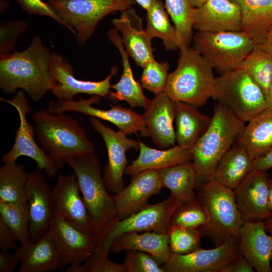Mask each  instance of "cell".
<instances>
[{"label":"cell","mask_w":272,"mask_h":272,"mask_svg":"<svg viewBox=\"0 0 272 272\" xmlns=\"http://www.w3.org/2000/svg\"><path fill=\"white\" fill-rule=\"evenodd\" d=\"M49 49L36 36L29 47L22 51L0 55V88L5 94L25 91L38 101L54 87L49 66Z\"/></svg>","instance_id":"6da1fadb"},{"label":"cell","mask_w":272,"mask_h":272,"mask_svg":"<svg viewBox=\"0 0 272 272\" xmlns=\"http://www.w3.org/2000/svg\"><path fill=\"white\" fill-rule=\"evenodd\" d=\"M32 119L39 146L59 168L71 157L95 152L84 127L65 112L41 109L33 114Z\"/></svg>","instance_id":"7a4b0ae2"},{"label":"cell","mask_w":272,"mask_h":272,"mask_svg":"<svg viewBox=\"0 0 272 272\" xmlns=\"http://www.w3.org/2000/svg\"><path fill=\"white\" fill-rule=\"evenodd\" d=\"M244 122L217 103L211 123L190 149L196 175V187L208 181L223 156L243 129Z\"/></svg>","instance_id":"3957f363"},{"label":"cell","mask_w":272,"mask_h":272,"mask_svg":"<svg viewBox=\"0 0 272 272\" xmlns=\"http://www.w3.org/2000/svg\"><path fill=\"white\" fill-rule=\"evenodd\" d=\"M76 175L98 240L118 220L113 195L105 184L100 161L94 153L74 156L66 162ZM98 241V243H99Z\"/></svg>","instance_id":"277c9868"},{"label":"cell","mask_w":272,"mask_h":272,"mask_svg":"<svg viewBox=\"0 0 272 272\" xmlns=\"http://www.w3.org/2000/svg\"><path fill=\"white\" fill-rule=\"evenodd\" d=\"M179 50L177 66L168 75L165 92L174 101L201 107L214 93L213 68L193 47Z\"/></svg>","instance_id":"5b68a950"},{"label":"cell","mask_w":272,"mask_h":272,"mask_svg":"<svg viewBox=\"0 0 272 272\" xmlns=\"http://www.w3.org/2000/svg\"><path fill=\"white\" fill-rule=\"evenodd\" d=\"M197 198L207 212V223L199 229L218 246L226 241L238 238L243 221L238 209L233 190L215 180L197 188Z\"/></svg>","instance_id":"8992f818"},{"label":"cell","mask_w":272,"mask_h":272,"mask_svg":"<svg viewBox=\"0 0 272 272\" xmlns=\"http://www.w3.org/2000/svg\"><path fill=\"white\" fill-rule=\"evenodd\" d=\"M65 27L76 36L84 46L100 21L108 15L122 12L134 4L133 0H49Z\"/></svg>","instance_id":"52a82bcc"},{"label":"cell","mask_w":272,"mask_h":272,"mask_svg":"<svg viewBox=\"0 0 272 272\" xmlns=\"http://www.w3.org/2000/svg\"><path fill=\"white\" fill-rule=\"evenodd\" d=\"M212 97L244 122L267 107L262 90L240 67L216 78Z\"/></svg>","instance_id":"ba28073f"},{"label":"cell","mask_w":272,"mask_h":272,"mask_svg":"<svg viewBox=\"0 0 272 272\" xmlns=\"http://www.w3.org/2000/svg\"><path fill=\"white\" fill-rule=\"evenodd\" d=\"M193 48L221 75L239 68L256 46L241 31H198L193 37Z\"/></svg>","instance_id":"9c48e42d"},{"label":"cell","mask_w":272,"mask_h":272,"mask_svg":"<svg viewBox=\"0 0 272 272\" xmlns=\"http://www.w3.org/2000/svg\"><path fill=\"white\" fill-rule=\"evenodd\" d=\"M183 203L172 195L161 202L148 203L138 212L115 222L99 241L97 250L108 253L118 237L129 232L154 231L167 234L172 215Z\"/></svg>","instance_id":"30bf717a"},{"label":"cell","mask_w":272,"mask_h":272,"mask_svg":"<svg viewBox=\"0 0 272 272\" xmlns=\"http://www.w3.org/2000/svg\"><path fill=\"white\" fill-rule=\"evenodd\" d=\"M0 100L13 106L20 117V125L16 131L14 145L2 157L3 162H15L21 156L28 157L36 162L38 169L44 172L48 177L55 176L60 168L34 139L35 128L29 123L27 117L31 108L24 91L20 90L11 100L2 97Z\"/></svg>","instance_id":"8fae6325"},{"label":"cell","mask_w":272,"mask_h":272,"mask_svg":"<svg viewBox=\"0 0 272 272\" xmlns=\"http://www.w3.org/2000/svg\"><path fill=\"white\" fill-rule=\"evenodd\" d=\"M101 96L93 95L89 99L79 100L50 101L48 110L52 113L74 111L82 113L99 119L106 120L116 125L119 130L126 134L140 132L143 137H149V133L142 115L120 105H111L108 110L94 107L93 104L98 103Z\"/></svg>","instance_id":"7c38bea8"},{"label":"cell","mask_w":272,"mask_h":272,"mask_svg":"<svg viewBox=\"0 0 272 272\" xmlns=\"http://www.w3.org/2000/svg\"><path fill=\"white\" fill-rule=\"evenodd\" d=\"M242 255L238 238H233L212 249L200 247L186 254L171 253L163 268L165 272H220Z\"/></svg>","instance_id":"4fadbf2b"},{"label":"cell","mask_w":272,"mask_h":272,"mask_svg":"<svg viewBox=\"0 0 272 272\" xmlns=\"http://www.w3.org/2000/svg\"><path fill=\"white\" fill-rule=\"evenodd\" d=\"M90 122L105 143L108 163L104 168L103 178L108 191L116 194L124 187L123 175L127 164L126 152L132 148L139 150L140 142L128 138L120 130L115 131L106 126L97 118L91 117Z\"/></svg>","instance_id":"5bb4252c"},{"label":"cell","mask_w":272,"mask_h":272,"mask_svg":"<svg viewBox=\"0 0 272 272\" xmlns=\"http://www.w3.org/2000/svg\"><path fill=\"white\" fill-rule=\"evenodd\" d=\"M80 193L74 173L59 175L52 189L54 217L61 218L77 229L96 237L93 223Z\"/></svg>","instance_id":"9a60e30c"},{"label":"cell","mask_w":272,"mask_h":272,"mask_svg":"<svg viewBox=\"0 0 272 272\" xmlns=\"http://www.w3.org/2000/svg\"><path fill=\"white\" fill-rule=\"evenodd\" d=\"M112 68L110 74L100 81H83L77 79L69 61L63 56L52 52L49 73L54 83L50 91L59 100L71 101L78 94H86L108 98L111 88L110 80L116 74Z\"/></svg>","instance_id":"2e32d148"},{"label":"cell","mask_w":272,"mask_h":272,"mask_svg":"<svg viewBox=\"0 0 272 272\" xmlns=\"http://www.w3.org/2000/svg\"><path fill=\"white\" fill-rule=\"evenodd\" d=\"M48 231L56 244L62 267L83 263L98 249V239L81 231L66 221L54 217Z\"/></svg>","instance_id":"e0dca14e"},{"label":"cell","mask_w":272,"mask_h":272,"mask_svg":"<svg viewBox=\"0 0 272 272\" xmlns=\"http://www.w3.org/2000/svg\"><path fill=\"white\" fill-rule=\"evenodd\" d=\"M270 179L267 171L252 170L233 189L244 222L262 221L271 213L268 207Z\"/></svg>","instance_id":"ac0fdd59"},{"label":"cell","mask_w":272,"mask_h":272,"mask_svg":"<svg viewBox=\"0 0 272 272\" xmlns=\"http://www.w3.org/2000/svg\"><path fill=\"white\" fill-rule=\"evenodd\" d=\"M43 172L39 169L28 172L26 192L31 242L36 241L48 230L54 217L52 189Z\"/></svg>","instance_id":"d6986e66"},{"label":"cell","mask_w":272,"mask_h":272,"mask_svg":"<svg viewBox=\"0 0 272 272\" xmlns=\"http://www.w3.org/2000/svg\"><path fill=\"white\" fill-rule=\"evenodd\" d=\"M131 177L129 185L113 195L118 220L141 210L150 197L160 193L163 188L158 171H144Z\"/></svg>","instance_id":"ffe728a7"},{"label":"cell","mask_w":272,"mask_h":272,"mask_svg":"<svg viewBox=\"0 0 272 272\" xmlns=\"http://www.w3.org/2000/svg\"><path fill=\"white\" fill-rule=\"evenodd\" d=\"M142 115L155 145L161 149L175 146V103L165 92L156 95Z\"/></svg>","instance_id":"44dd1931"},{"label":"cell","mask_w":272,"mask_h":272,"mask_svg":"<svg viewBox=\"0 0 272 272\" xmlns=\"http://www.w3.org/2000/svg\"><path fill=\"white\" fill-rule=\"evenodd\" d=\"M241 16L231 0H208L195 9L193 29L205 32L239 31Z\"/></svg>","instance_id":"7402d4cb"},{"label":"cell","mask_w":272,"mask_h":272,"mask_svg":"<svg viewBox=\"0 0 272 272\" xmlns=\"http://www.w3.org/2000/svg\"><path fill=\"white\" fill-rule=\"evenodd\" d=\"M267 233L264 221L243 222L239 232L240 252L257 272L272 271V235Z\"/></svg>","instance_id":"603a6c76"},{"label":"cell","mask_w":272,"mask_h":272,"mask_svg":"<svg viewBox=\"0 0 272 272\" xmlns=\"http://www.w3.org/2000/svg\"><path fill=\"white\" fill-rule=\"evenodd\" d=\"M20 262L18 272L53 271L62 267L55 242L48 230L40 238L16 251Z\"/></svg>","instance_id":"cb8c5ba5"},{"label":"cell","mask_w":272,"mask_h":272,"mask_svg":"<svg viewBox=\"0 0 272 272\" xmlns=\"http://www.w3.org/2000/svg\"><path fill=\"white\" fill-rule=\"evenodd\" d=\"M108 36L111 43L117 48L122 60V74L119 81L111 85L115 92H111L109 98L125 101L130 107H141L145 109L151 100L144 94L141 84L135 81L130 67L128 54L122 42L121 37L115 29L108 32Z\"/></svg>","instance_id":"d4e9b609"},{"label":"cell","mask_w":272,"mask_h":272,"mask_svg":"<svg viewBox=\"0 0 272 272\" xmlns=\"http://www.w3.org/2000/svg\"><path fill=\"white\" fill-rule=\"evenodd\" d=\"M138 158L127 166L124 174L132 176L146 170L159 171L176 165L190 163L193 157L190 149L178 145L164 150L151 148L139 141Z\"/></svg>","instance_id":"484cf974"},{"label":"cell","mask_w":272,"mask_h":272,"mask_svg":"<svg viewBox=\"0 0 272 272\" xmlns=\"http://www.w3.org/2000/svg\"><path fill=\"white\" fill-rule=\"evenodd\" d=\"M128 250L147 253L160 264L166 263L171 254L167 234L154 231L124 233L115 239L110 248V252L114 253Z\"/></svg>","instance_id":"4316f807"},{"label":"cell","mask_w":272,"mask_h":272,"mask_svg":"<svg viewBox=\"0 0 272 272\" xmlns=\"http://www.w3.org/2000/svg\"><path fill=\"white\" fill-rule=\"evenodd\" d=\"M131 19V8L121 12L118 18L113 19L112 23L115 29L120 32L122 42L128 55L136 64L143 68L154 59L152 39L141 25L137 27Z\"/></svg>","instance_id":"83f0119b"},{"label":"cell","mask_w":272,"mask_h":272,"mask_svg":"<svg viewBox=\"0 0 272 272\" xmlns=\"http://www.w3.org/2000/svg\"><path fill=\"white\" fill-rule=\"evenodd\" d=\"M245 125L237 143L242 145L253 159L265 154L272 148V107L265 108Z\"/></svg>","instance_id":"f1b7e54d"},{"label":"cell","mask_w":272,"mask_h":272,"mask_svg":"<svg viewBox=\"0 0 272 272\" xmlns=\"http://www.w3.org/2000/svg\"><path fill=\"white\" fill-rule=\"evenodd\" d=\"M240 8L241 30L256 45L262 43L272 27V0H231Z\"/></svg>","instance_id":"f546056e"},{"label":"cell","mask_w":272,"mask_h":272,"mask_svg":"<svg viewBox=\"0 0 272 272\" xmlns=\"http://www.w3.org/2000/svg\"><path fill=\"white\" fill-rule=\"evenodd\" d=\"M175 103L176 142L178 146L190 150L209 127L212 117L190 104L181 101Z\"/></svg>","instance_id":"4dcf8cb0"},{"label":"cell","mask_w":272,"mask_h":272,"mask_svg":"<svg viewBox=\"0 0 272 272\" xmlns=\"http://www.w3.org/2000/svg\"><path fill=\"white\" fill-rule=\"evenodd\" d=\"M253 160L247 151L236 143L220 160L209 180L233 190L252 170Z\"/></svg>","instance_id":"1f68e13d"},{"label":"cell","mask_w":272,"mask_h":272,"mask_svg":"<svg viewBox=\"0 0 272 272\" xmlns=\"http://www.w3.org/2000/svg\"><path fill=\"white\" fill-rule=\"evenodd\" d=\"M162 186L183 203L197 198L196 173L191 162L158 171Z\"/></svg>","instance_id":"d6a6232c"},{"label":"cell","mask_w":272,"mask_h":272,"mask_svg":"<svg viewBox=\"0 0 272 272\" xmlns=\"http://www.w3.org/2000/svg\"><path fill=\"white\" fill-rule=\"evenodd\" d=\"M28 172L16 161L5 163L0 168V201L26 203Z\"/></svg>","instance_id":"836d02e7"},{"label":"cell","mask_w":272,"mask_h":272,"mask_svg":"<svg viewBox=\"0 0 272 272\" xmlns=\"http://www.w3.org/2000/svg\"><path fill=\"white\" fill-rule=\"evenodd\" d=\"M146 32L153 39L159 38L167 51L179 49L175 28L169 20L168 14L162 2L154 0L147 11Z\"/></svg>","instance_id":"e575fe53"},{"label":"cell","mask_w":272,"mask_h":272,"mask_svg":"<svg viewBox=\"0 0 272 272\" xmlns=\"http://www.w3.org/2000/svg\"><path fill=\"white\" fill-rule=\"evenodd\" d=\"M165 8L175 28L179 49L189 47L193 39L195 8L188 0H165Z\"/></svg>","instance_id":"d590c367"},{"label":"cell","mask_w":272,"mask_h":272,"mask_svg":"<svg viewBox=\"0 0 272 272\" xmlns=\"http://www.w3.org/2000/svg\"><path fill=\"white\" fill-rule=\"evenodd\" d=\"M0 219L13 231L21 245L25 246L30 243L28 202L22 203L0 201Z\"/></svg>","instance_id":"8d00e7d4"},{"label":"cell","mask_w":272,"mask_h":272,"mask_svg":"<svg viewBox=\"0 0 272 272\" xmlns=\"http://www.w3.org/2000/svg\"><path fill=\"white\" fill-rule=\"evenodd\" d=\"M258 85L264 95L272 79V57L256 46L246 56L240 67Z\"/></svg>","instance_id":"74e56055"},{"label":"cell","mask_w":272,"mask_h":272,"mask_svg":"<svg viewBox=\"0 0 272 272\" xmlns=\"http://www.w3.org/2000/svg\"><path fill=\"white\" fill-rule=\"evenodd\" d=\"M167 235L172 253L186 254L201 247L200 240L203 235L199 228H188L170 225Z\"/></svg>","instance_id":"f35d334b"},{"label":"cell","mask_w":272,"mask_h":272,"mask_svg":"<svg viewBox=\"0 0 272 272\" xmlns=\"http://www.w3.org/2000/svg\"><path fill=\"white\" fill-rule=\"evenodd\" d=\"M207 221L206 209L197 198L181 205L172 215L170 224L188 228H199Z\"/></svg>","instance_id":"ab89813d"},{"label":"cell","mask_w":272,"mask_h":272,"mask_svg":"<svg viewBox=\"0 0 272 272\" xmlns=\"http://www.w3.org/2000/svg\"><path fill=\"white\" fill-rule=\"evenodd\" d=\"M169 63L153 59L143 68L141 78L142 86L156 95L165 92L168 78Z\"/></svg>","instance_id":"60d3db41"},{"label":"cell","mask_w":272,"mask_h":272,"mask_svg":"<svg viewBox=\"0 0 272 272\" xmlns=\"http://www.w3.org/2000/svg\"><path fill=\"white\" fill-rule=\"evenodd\" d=\"M66 272H125L122 263L113 262L108 258V253L96 251L83 263L70 266Z\"/></svg>","instance_id":"b9f144b4"},{"label":"cell","mask_w":272,"mask_h":272,"mask_svg":"<svg viewBox=\"0 0 272 272\" xmlns=\"http://www.w3.org/2000/svg\"><path fill=\"white\" fill-rule=\"evenodd\" d=\"M125 272H165L151 255L138 250H128L123 263Z\"/></svg>","instance_id":"7bdbcfd3"},{"label":"cell","mask_w":272,"mask_h":272,"mask_svg":"<svg viewBox=\"0 0 272 272\" xmlns=\"http://www.w3.org/2000/svg\"><path fill=\"white\" fill-rule=\"evenodd\" d=\"M28 24L23 21L3 22L0 26V55L11 53L19 36L26 30Z\"/></svg>","instance_id":"ee69618b"},{"label":"cell","mask_w":272,"mask_h":272,"mask_svg":"<svg viewBox=\"0 0 272 272\" xmlns=\"http://www.w3.org/2000/svg\"><path fill=\"white\" fill-rule=\"evenodd\" d=\"M21 8L30 14L50 17L65 27L64 23L48 3L42 0H17Z\"/></svg>","instance_id":"f6af8a7d"},{"label":"cell","mask_w":272,"mask_h":272,"mask_svg":"<svg viewBox=\"0 0 272 272\" xmlns=\"http://www.w3.org/2000/svg\"><path fill=\"white\" fill-rule=\"evenodd\" d=\"M17 241L13 231L0 219V248L2 250L9 251L17 247Z\"/></svg>","instance_id":"bcb514c9"},{"label":"cell","mask_w":272,"mask_h":272,"mask_svg":"<svg viewBox=\"0 0 272 272\" xmlns=\"http://www.w3.org/2000/svg\"><path fill=\"white\" fill-rule=\"evenodd\" d=\"M254 269L243 256L223 267L220 272H254Z\"/></svg>","instance_id":"7dc6e473"},{"label":"cell","mask_w":272,"mask_h":272,"mask_svg":"<svg viewBox=\"0 0 272 272\" xmlns=\"http://www.w3.org/2000/svg\"><path fill=\"white\" fill-rule=\"evenodd\" d=\"M19 261L17 255L12 254L7 250L0 251V272H12Z\"/></svg>","instance_id":"c3c4849f"},{"label":"cell","mask_w":272,"mask_h":272,"mask_svg":"<svg viewBox=\"0 0 272 272\" xmlns=\"http://www.w3.org/2000/svg\"><path fill=\"white\" fill-rule=\"evenodd\" d=\"M271 167L272 148L262 156L253 160L252 170L267 171Z\"/></svg>","instance_id":"681fc988"},{"label":"cell","mask_w":272,"mask_h":272,"mask_svg":"<svg viewBox=\"0 0 272 272\" xmlns=\"http://www.w3.org/2000/svg\"><path fill=\"white\" fill-rule=\"evenodd\" d=\"M272 57V27L268 31L261 44L256 45Z\"/></svg>","instance_id":"f907efd6"},{"label":"cell","mask_w":272,"mask_h":272,"mask_svg":"<svg viewBox=\"0 0 272 272\" xmlns=\"http://www.w3.org/2000/svg\"><path fill=\"white\" fill-rule=\"evenodd\" d=\"M264 96L267 106L272 107V79L269 83L267 91Z\"/></svg>","instance_id":"816d5d0a"},{"label":"cell","mask_w":272,"mask_h":272,"mask_svg":"<svg viewBox=\"0 0 272 272\" xmlns=\"http://www.w3.org/2000/svg\"><path fill=\"white\" fill-rule=\"evenodd\" d=\"M264 227L267 233L270 234L272 235V212L270 215L265 219ZM272 269V266H271Z\"/></svg>","instance_id":"f5cc1de1"},{"label":"cell","mask_w":272,"mask_h":272,"mask_svg":"<svg viewBox=\"0 0 272 272\" xmlns=\"http://www.w3.org/2000/svg\"><path fill=\"white\" fill-rule=\"evenodd\" d=\"M143 9L147 11L154 0H134Z\"/></svg>","instance_id":"db71d44e"},{"label":"cell","mask_w":272,"mask_h":272,"mask_svg":"<svg viewBox=\"0 0 272 272\" xmlns=\"http://www.w3.org/2000/svg\"><path fill=\"white\" fill-rule=\"evenodd\" d=\"M268 207L272 212V179H270L268 186Z\"/></svg>","instance_id":"11a10c76"},{"label":"cell","mask_w":272,"mask_h":272,"mask_svg":"<svg viewBox=\"0 0 272 272\" xmlns=\"http://www.w3.org/2000/svg\"><path fill=\"white\" fill-rule=\"evenodd\" d=\"M190 3L195 8H198L208 0H188Z\"/></svg>","instance_id":"9f6ffc18"}]
</instances>
